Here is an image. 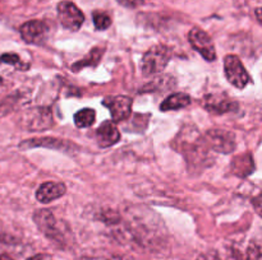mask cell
Wrapping results in <instances>:
<instances>
[{"label": "cell", "instance_id": "6da1fadb", "mask_svg": "<svg viewBox=\"0 0 262 260\" xmlns=\"http://www.w3.org/2000/svg\"><path fill=\"white\" fill-rule=\"evenodd\" d=\"M173 147L178 149L186 157L187 163L191 167H196L201 163H206L210 160L207 155L209 148L205 145L202 137H200L197 129L193 126H186L179 132L178 137L174 139Z\"/></svg>", "mask_w": 262, "mask_h": 260}, {"label": "cell", "instance_id": "7a4b0ae2", "mask_svg": "<svg viewBox=\"0 0 262 260\" xmlns=\"http://www.w3.org/2000/svg\"><path fill=\"white\" fill-rule=\"evenodd\" d=\"M33 222L37 226V228L45 235L48 239L59 244L60 246L68 245V233L66 229L61 227L58 219L53 214V212L49 209H38L33 213Z\"/></svg>", "mask_w": 262, "mask_h": 260}, {"label": "cell", "instance_id": "3957f363", "mask_svg": "<svg viewBox=\"0 0 262 260\" xmlns=\"http://www.w3.org/2000/svg\"><path fill=\"white\" fill-rule=\"evenodd\" d=\"M171 58L170 48L165 45H155L148 48L141 61V69L145 76L161 73L169 64Z\"/></svg>", "mask_w": 262, "mask_h": 260}, {"label": "cell", "instance_id": "277c9868", "mask_svg": "<svg viewBox=\"0 0 262 260\" xmlns=\"http://www.w3.org/2000/svg\"><path fill=\"white\" fill-rule=\"evenodd\" d=\"M202 140L209 149L223 153V154H229L237 147L235 135L232 132L224 129L207 130L202 137Z\"/></svg>", "mask_w": 262, "mask_h": 260}, {"label": "cell", "instance_id": "5b68a950", "mask_svg": "<svg viewBox=\"0 0 262 260\" xmlns=\"http://www.w3.org/2000/svg\"><path fill=\"white\" fill-rule=\"evenodd\" d=\"M53 112L49 107H35L23 114L22 125L28 132H43L53 126Z\"/></svg>", "mask_w": 262, "mask_h": 260}, {"label": "cell", "instance_id": "8992f818", "mask_svg": "<svg viewBox=\"0 0 262 260\" xmlns=\"http://www.w3.org/2000/svg\"><path fill=\"white\" fill-rule=\"evenodd\" d=\"M224 73L228 82L238 89H243L251 82V76L246 70L241 59L235 55H227L224 59Z\"/></svg>", "mask_w": 262, "mask_h": 260}, {"label": "cell", "instance_id": "52a82bcc", "mask_svg": "<svg viewBox=\"0 0 262 260\" xmlns=\"http://www.w3.org/2000/svg\"><path fill=\"white\" fill-rule=\"evenodd\" d=\"M58 10V19L60 24L63 25L66 30L76 32L82 27L84 22V15L81 12V9L77 8L74 3L68 2V0H63L56 7Z\"/></svg>", "mask_w": 262, "mask_h": 260}, {"label": "cell", "instance_id": "ba28073f", "mask_svg": "<svg viewBox=\"0 0 262 260\" xmlns=\"http://www.w3.org/2000/svg\"><path fill=\"white\" fill-rule=\"evenodd\" d=\"M188 41L192 47L201 54L202 58L207 61H214L216 59V50L212 42V38L205 31L200 28H192L188 33Z\"/></svg>", "mask_w": 262, "mask_h": 260}, {"label": "cell", "instance_id": "9c48e42d", "mask_svg": "<svg viewBox=\"0 0 262 260\" xmlns=\"http://www.w3.org/2000/svg\"><path fill=\"white\" fill-rule=\"evenodd\" d=\"M132 98L127 96H109L105 97L102 105L110 110L112 120L114 122L124 121L132 112Z\"/></svg>", "mask_w": 262, "mask_h": 260}, {"label": "cell", "instance_id": "30bf717a", "mask_svg": "<svg viewBox=\"0 0 262 260\" xmlns=\"http://www.w3.org/2000/svg\"><path fill=\"white\" fill-rule=\"evenodd\" d=\"M23 41L32 45H41L48 40L49 27L42 20H28L19 28Z\"/></svg>", "mask_w": 262, "mask_h": 260}, {"label": "cell", "instance_id": "8fae6325", "mask_svg": "<svg viewBox=\"0 0 262 260\" xmlns=\"http://www.w3.org/2000/svg\"><path fill=\"white\" fill-rule=\"evenodd\" d=\"M205 109L212 114H227V112H232L237 110L238 103L229 97H227L223 93L217 94H209L205 97Z\"/></svg>", "mask_w": 262, "mask_h": 260}, {"label": "cell", "instance_id": "7c38bea8", "mask_svg": "<svg viewBox=\"0 0 262 260\" xmlns=\"http://www.w3.org/2000/svg\"><path fill=\"white\" fill-rule=\"evenodd\" d=\"M120 139V133L117 125L112 120H106L102 122L96 130V140L99 147L109 148L117 144Z\"/></svg>", "mask_w": 262, "mask_h": 260}, {"label": "cell", "instance_id": "4fadbf2b", "mask_svg": "<svg viewBox=\"0 0 262 260\" xmlns=\"http://www.w3.org/2000/svg\"><path fill=\"white\" fill-rule=\"evenodd\" d=\"M67 193V186L63 183L46 181L36 191V199L40 203H51L55 199L61 198Z\"/></svg>", "mask_w": 262, "mask_h": 260}, {"label": "cell", "instance_id": "5bb4252c", "mask_svg": "<svg viewBox=\"0 0 262 260\" xmlns=\"http://www.w3.org/2000/svg\"><path fill=\"white\" fill-rule=\"evenodd\" d=\"M54 148V149L59 150H69L71 147L74 148V144L71 142H66L63 139H58V138H35V139H27L25 142L20 143V148Z\"/></svg>", "mask_w": 262, "mask_h": 260}, {"label": "cell", "instance_id": "9a60e30c", "mask_svg": "<svg viewBox=\"0 0 262 260\" xmlns=\"http://www.w3.org/2000/svg\"><path fill=\"white\" fill-rule=\"evenodd\" d=\"M230 168H232L233 175L238 176L241 178H245L253 173L256 166L255 161L251 153H243V154H238L237 157L233 158L232 163H230Z\"/></svg>", "mask_w": 262, "mask_h": 260}, {"label": "cell", "instance_id": "2e32d148", "mask_svg": "<svg viewBox=\"0 0 262 260\" xmlns=\"http://www.w3.org/2000/svg\"><path fill=\"white\" fill-rule=\"evenodd\" d=\"M192 102L191 97L187 93H173L163 101L160 105L161 111H174V110L184 109V107L189 106Z\"/></svg>", "mask_w": 262, "mask_h": 260}, {"label": "cell", "instance_id": "e0dca14e", "mask_svg": "<svg viewBox=\"0 0 262 260\" xmlns=\"http://www.w3.org/2000/svg\"><path fill=\"white\" fill-rule=\"evenodd\" d=\"M104 53H105L104 47H94L91 51H90L89 55H86L83 59H81V60L77 61V63H74L73 65H72V70L79 71L83 68H86V66L96 68L97 64H99L100 60H101Z\"/></svg>", "mask_w": 262, "mask_h": 260}, {"label": "cell", "instance_id": "ac0fdd59", "mask_svg": "<svg viewBox=\"0 0 262 260\" xmlns=\"http://www.w3.org/2000/svg\"><path fill=\"white\" fill-rule=\"evenodd\" d=\"M96 120V112L94 109H82L78 112L74 114V124L79 129H83V127H90Z\"/></svg>", "mask_w": 262, "mask_h": 260}, {"label": "cell", "instance_id": "d6986e66", "mask_svg": "<svg viewBox=\"0 0 262 260\" xmlns=\"http://www.w3.org/2000/svg\"><path fill=\"white\" fill-rule=\"evenodd\" d=\"M0 63L3 64H9V65H13L18 70H28L30 68V64L23 63L22 59L17 55V54H4V55L0 56Z\"/></svg>", "mask_w": 262, "mask_h": 260}, {"label": "cell", "instance_id": "ffe728a7", "mask_svg": "<svg viewBox=\"0 0 262 260\" xmlns=\"http://www.w3.org/2000/svg\"><path fill=\"white\" fill-rule=\"evenodd\" d=\"M92 18H94V24L97 31L107 30L110 27V24H112V18L105 12H97L96 10L92 14Z\"/></svg>", "mask_w": 262, "mask_h": 260}, {"label": "cell", "instance_id": "44dd1931", "mask_svg": "<svg viewBox=\"0 0 262 260\" xmlns=\"http://www.w3.org/2000/svg\"><path fill=\"white\" fill-rule=\"evenodd\" d=\"M261 256V249L256 242H251L247 251V260H258Z\"/></svg>", "mask_w": 262, "mask_h": 260}, {"label": "cell", "instance_id": "7402d4cb", "mask_svg": "<svg viewBox=\"0 0 262 260\" xmlns=\"http://www.w3.org/2000/svg\"><path fill=\"white\" fill-rule=\"evenodd\" d=\"M197 260H222L220 259V255L216 250H210V251L204 252V254L200 255L197 257Z\"/></svg>", "mask_w": 262, "mask_h": 260}, {"label": "cell", "instance_id": "603a6c76", "mask_svg": "<svg viewBox=\"0 0 262 260\" xmlns=\"http://www.w3.org/2000/svg\"><path fill=\"white\" fill-rule=\"evenodd\" d=\"M120 5L125 8H137L145 3V0H117Z\"/></svg>", "mask_w": 262, "mask_h": 260}, {"label": "cell", "instance_id": "cb8c5ba5", "mask_svg": "<svg viewBox=\"0 0 262 260\" xmlns=\"http://www.w3.org/2000/svg\"><path fill=\"white\" fill-rule=\"evenodd\" d=\"M27 260H53V256L49 254H37V255H33V256L28 257Z\"/></svg>", "mask_w": 262, "mask_h": 260}, {"label": "cell", "instance_id": "d4e9b609", "mask_svg": "<svg viewBox=\"0 0 262 260\" xmlns=\"http://www.w3.org/2000/svg\"><path fill=\"white\" fill-rule=\"evenodd\" d=\"M228 260H243V259L239 251H237V250H232V251L229 252V255H228Z\"/></svg>", "mask_w": 262, "mask_h": 260}, {"label": "cell", "instance_id": "484cf974", "mask_svg": "<svg viewBox=\"0 0 262 260\" xmlns=\"http://www.w3.org/2000/svg\"><path fill=\"white\" fill-rule=\"evenodd\" d=\"M0 260H14L10 255L5 254V252H0Z\"/></svg>", "mask_w": 262, "mask_h": 260}, {"label": "cell", "instance_id": "4316f807", "mask_svg": "<svg viewBox=\"0 0 262 260\" xmlns=\"http://www.w3.org/2000/svg\"><path fill=\"white\" fill-rule=\"evenodd\" d=\"M260 12H261V9H260V8H257V9H256V14H257L258 22H261V14H260Z\"/></svg>", "mask_w": 262, "mask_h": 260}, {"label": "cell", "instance_id": "83f0119b", "mask_svg": "<svg viewBox=\"0 0 262 260\" xmlns=\"http://www.w3.org/2000/svg\"><path fill=\"white\" fill-rule=\"evenodd\" d=\"M82 260H94V259H82ZM105 260H109V259H105Z\"/></svg>", "mask_w": 262, "mask_h": 260}, {"label": "cell", "instance_id": "f1b7e54d", "mask_svg": "<svg viewBox=\"0 0 262 260\" xmlns=\"http://www.w3.org/2000/svg\"><path fill=\"white\" fill-rule=\"evenodd\" d=\"M0 83H2V78H0Z\"/></svg>", "mask_w": 262, "mask_h": 260}]
</instances>
